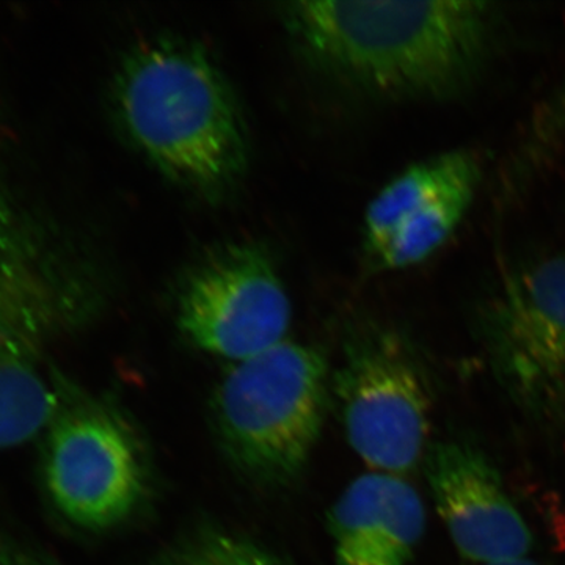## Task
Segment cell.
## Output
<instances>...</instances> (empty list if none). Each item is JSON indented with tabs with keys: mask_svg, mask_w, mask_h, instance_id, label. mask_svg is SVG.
<instances>
[{
	"mask_svg": "<svg viewBox=\"0 0 565 565\" xmlns=\"http://www.w3.org/2000/svg\"><path fill=\"white\" fill-rule=\"evenodd\" d=\"M481 162L471 151H449L408 167L375 195L364 215V243L373 255L408 218L422 214L441 196L479 185Z\"/></svg>",
	"mask_w": 565,
	"mask_h": 565,
	"instance_id": "11",
	"label": "cell"
},
{
	"mask_svg": "<svg viewBox=\"0 0 565 565\" xmlns=\"http://www.w3.org/2000/svg\"><path fill=\"white\" fill-rule=\"evenodd\" d=\"M334 565H408L426 533L422 494L404 476L370 471L329 515Z\"/></svg>",
	"mask_w": 565,
	"mask_h": 565,
	"instance_id": "10",
	"label": "cell"
},
{
	"mask_svg": "<svg viewBox=\"0 0 565 565\" xmlns=\"http://www.w3.org/2000/svg\"><path fill=\"white\" fill-rule=\"evenodd\" d=\"M0 565H61L25 542L0 535Z\"/></svg>",
	"mask_w": 565,
	"mask_h": 565,
	"instance_id": "14",
	"label": "cell"
},
{
	"mask_svg": "<svg viewBox=\"0 0 565 565\" xmlns=\"http://www.w3.org/2000/svg\"><path fill=\"white\" fill-rule=\"evenodd\" d=\"M332 396L349 445L371 471L405 476L423 465L433 444L434 379L403 333L370 327L353 337Z\"/></svg>",
	"mask_w": 565,
	"mask_h": 565,
	"instance_id": "6",
	"label": "cell"
},
{
	"mask_svg": "<svg viewBox=\"0 0 565 565\" xmlns=\"http://www.w3.org/2000/svg\"><path fill=\"white\" fill-rule=\"evenodd\" d=\"M73 237L0 167V452L41 437L61 403L47 352L102 302Z\"/></svg>",
	"mask_w": 565,
	"mask_h": 565,
	"instance_id": "1",
	"label": "cell"
},
{
	"mask_svg": "<svg viewBox=\"0 0 565 565\" xmlns=\"http://www.w3.org/2000/svg\"><path fill=\"white\" fill-rule=\"evenodd\" d=\"M478 188L457 189L441 196L423 214L397 226L371 255L379 269L401 270L418 266L440 250L470 211Z\"/></svg>",
	"mask_w": 565,
	"mask_h": 565,
	"instance_id": "12",
	"label": "cell"
},
{
	"mask_svg": "<svg viewBox=\"0 0 565 565\" xmlns=\"http://www.w3.org/2000/svg\"><path fill=\"white\" fill-rule=\"evenodd\" d=\"M177 318L189 343L239 363L286 341L292 308L269 253L244 243L226 245L192 270Z\"/></svg>",
	"mask_w": 565,
	"mask_h": 565,
	"instance_id": "8",
	"label": "cell"
},
{
	"mask_svg": "<svg viewBox=\"0 0 565 565\" xmlns=\"http://www.w3.org/2000/svg\"><path fill=\"white\" fill-rule=\"evenodd\" d=\"M494 565H542V564L537 563V561L530 559V557H525V559L512 561V563L494 564Z\"/></svg>",
	"mask_w": 565,
	"mask_h": 565,
	"instance_id": "15",
	"label": "cell"
},
{
	"mask_svg": "<svg viewBox=\"0 0 565 565\" xmlns=\"http://www.w3.org/2000/svg\"><path fill=\"white\" fill-rule=\"evenodd\" d=\"M294 36L319 65L379 98L452 102L476 87L503 39L490 2H294Z\"/></svg>",
	"mask_w": 565,
	"mask_h": 565,
	"instance_id": "2",
	"label": "cell"
},
{
	"mask_svg": "<svg viewBox=\"0 0 565 565\" xmlns=\"http://www.w3.org/2000/svg\"><path fill=\"white\" fill-rule=\"evenodd\" d=\"M115 115L128 139L181 188L221 196L243 180L248 137L225 74L200 44H137L114 81Z\"/></svg>",
	"mask_w": 565,
	"mask_h": 565,
	"instance_id": "3",
	"label": "cell"
},
{
	"mask_svg": "<svg viewBox=\"0 0 565 565\" xmlns=\"http://www.w3.org/2000/svg\"><path fill=\"white\" fill-rule=\"evenodd\" d=\"M332 379L322 353L282 341L234 364L215 393L226 455L264 484L297 478L321 437Z\"/></svg>",
	"mask_w": 565,
	"mask_h": 565,
	"instance_id": "4",
	"label": "cell"
},
{
	"mask_svg": "<svg viewBox=\"0 0 565 565\" xmlns=\"http://www.w3.org/2000/svg\"><path fill=\"white\" fill-rule=\"evenodd\" d=\"M423 467L435 509L468 564H504L530 555V526L481 448L459 438L433 441Z\"/></svg>",
	"mask_w": 565,
	"mask_h": 565,
	"instance_id": "9",
	"label": "cell"
},
{
	"mask_svg": "<svg viewBox=\"0 0 565 565\" xmlns=\"http://www.w3.org/2000/svg\"><path fill=\"white\" fill-rule=\"evenodd\" d=\"M151 565H286L266 546L226 527H202L167 548Z\"/></svg>",
	"mask_w": 565,
	"mask_h": 565,
	"instance_id": "13",
	"label": "cell"
},
{
	"mask_svg": "<svg viewBox=\"0 0 565 565\" xmlns=\"http://www.w3.org/2000/svg\"><path fill=\"white\" fill-rule=\"evenodd\" d=\"M494 381L527 419L565 426V256L516 267L476 308Z\"/></svg>",
	"mask_w": 565,
	"mask_h": 565,
	"instance_id": "7",
	"label": "cell"
},
{
	"mask_svg": "<svg viewBox=\"0 0 565 565\" xmlns=\"http://www.w3.org/2000/svg\"><path fill=\"white\" fill-rule=\"evenodd\" d=\"M41 438L44 489L71 525L109 530L147 500L150 467L136 427L120 407L63 374L61 403Z\"/></svg>",
	"mask_w": 565,
	"mask_h": 565,
	"instance_id": "5",
	"label": "cell"
}]
</instances>
